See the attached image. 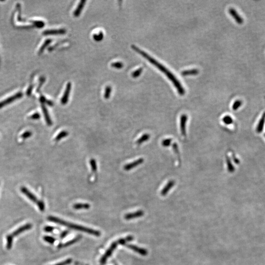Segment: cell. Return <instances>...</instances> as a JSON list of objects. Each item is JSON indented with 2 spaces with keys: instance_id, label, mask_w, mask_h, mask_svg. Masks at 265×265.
Returning a JSON list of instances; mask_svg holds the SVG:
<instances>
[{
  "instance_id": "obj_31",
  "label": "cell",
  "mask_w": 265,
  "mask_h": 265,
  "mask_svg": "<svg viewBox=\"0 0 265 265\" xmlns=\"http://www.w3.org/2000/svg\"><path fill=\"white\" fill-rule=\"evenodd\" d=\"M172 148L173 149L174 151L178 157L179 162H180V157L178 147L177 144H176V143H174L173 146H172Z\"/></svg>"
},
{
  "instance_id": "obj_7",
  "label": "cell",
  "mask_w": 265,
  "mask_h": 265,
  "mask_svg": "<svg viewBox=\"0 0 265 265\" xmlns=\"http://www.w3.org/2000/svg\"><path fill=\"white\" fill-rule=\"evenodd\" d=\"M32 226H33V225L31 224H26L24 225L23 226L19 227L16 230L14 231L11 234V235L13 236V237H16V236H18V235L24 232V231L31 229L32 228Z\"/></svg>"
},
{
  "instance_id": "obj_33",
  "label": "cell",
  "mask_w": 265,
  "mask_h": 265,
  "mask_svg": "<svg viewBox=\"0 0 265 265\" xmlns=\"http://www.w3.org/2000/svg\"><path fill=\"white\" fill-rule=\"evenodd\" d=\"M226 163H227V167H228V170L229 171H230V172L233 171L234 170L233 166H232L231 161H230L229 158L228 157H226Z\"/></svg>"
},
{
  "instance_id": "obj_9",
  "label": "cell",
  "mask_w": 265,
  "mask_h": 265,
  "mask_svg": "<svg viewBox=\"0 0 265 265\" xmlns=\"http://www.w3.org/2000/svg\"><path fill=\"white\" fill-rule=\"evenodd\" d=\"M21 192L22 193L27 196L28 198H29L31 201L33 202L34 203H37L38 201L37 199V197L34 196V194L31 193L30 191H29L28 189H27L25 187H22L21 189Z\"/></svg>"
},
{
  "instance_id": "obj_21",
  "label": "cell",
  "mask_w": 265,
  "mask_h": 265,
  "mask_svg": "<svg viewBox=\"0 0 265 265\" xmlns=\"http://www.w3.org/2000/svg\"><path fill=\"white\" fill-rule=\"evenodd\" d=\"M150 134H145L137 141V144L139 145V144L143 143L144 142H146L150 138Z\"/></svg>"
},
{
  "instance_id": "obj_16",
  "label": "cell",
  "mask_w": 265,
  "mask_h": 265,
  "mask_svg": "<svg viewBox=\"0 0 265 265\" xmlns=\"http://www.w3.org/2000/svg\"><path fill=\"white\" fill-rule=\"evenodd\" d=\"M42 110L43 111V114H44V117L46 121L47 124L49 126H51L52 124V122L51 119L49 115V113H48V111L46 107L44 105V103H42L41 105Z\"/></svg>"
},
{
  "instance_id": "obj_24",
  "label": "cell",
  "mask_w": 265,
  "mask_h": 265,
  "mask_svg": "<svg viewBox=\"0 0 265 265\" xmlns=\"http://www.w3.org/2000/svg\"><path fill=\"white\" fill-rule=\"evenodd\" d=\"M104 37V34L103 32H99V33L93 34V38L96 41H102Z\"/></svg>"
},
{
  "instance_id": "obj_30",
  "label": "cell",
  "mask_w": 265,
  "mask_h": 265,
  "mask_svg": "<svg viewBox=\"0 0 265 265\" xmlns=\"http://www.w3.org/2000/svg\"><path fill=\"white\" fill-rule=\"evenodd\" d=\"M43 239L44 241L49 243L50 244H53L55 243L56 239L54 238V237H51V236H45L43 237Z\"/></svg>"
},
{
  "instance_id": "obj_41",
  "label": "cell",
  "mask_w": 265,
  "mask_h": 265,
  "mask_svg": "<svg viewBox=\"0 0 265 265\" xmlns=\"http://www.w3.org/2000/svg\"><path fill=\"white\" fill-rule=\"evenodd\" d=\"M40 117H41V115L37 112V113H35V114L32 115L30 118L33 119H40Z\"/></svg>"
},
{
  "instance_id": "obj_25",
  "label": "cell",
  "mask_w": 265,
  "mask_h": 265,
  "mask_svg": "<svg viewBox=\"0 0 265 265\" xmlns=\"http://www.w3.org/2000/svg\"><path fill=\"white\" fill-rule=\"evenodd\" d=\"M68 135V132L65 131H63L57 134L55 139L57 141H60V140L62 139V138H64V137H66Z\"/></svg>"
},
{
  "instance_id": "obj_14",
  "label": "cell",
  "mask_w": 265,
  "mask_h": 265,
  "mask_svg": "<svg viewBox=\"0 0 265 265\" xmlns=\"http://www.w3.org/2000/svg\"><path fill=\"white\" fill-rule=\"evenodd\" d=\"M144 215L143 211L139 210L132 213H129L125 215L124 218L126 220H129L131 219H135L137 217H141Z\"/></svg>"
},
{
  "instance_id": "obj_40",
  "label": "cell",
  "mask_w": 265,
  "mask_h": 265,
  "mask_svg": "<svg viewBox=\"0 0 265 265\" xmlns=\"http://www.w3.org/2000/svg\"><path fill=\"white\" fill-rule=\"evenodd\" d=\"M54 230V228L52 226H47L44 227V230L46 232H53Z\"/></svg>"
},
{
  "instance_id": "obj_22",
  "label": "cell",
  "mask_w": 265,
  "mask_h": 265,
  "mask_svg": "<svg viewBox=\"0 0 265 265\" xmlns=\"http://www.w3.org/2000/svg\"><path fill=\"white\" fill-rule=\"evenodd\" d=\"M14 237L11 234L9 235L6 236V248L7 249H10L12 247Z\"/></svg>"
},
{
  "instance_id": "obj_20",
  "label": "cell",
  "mask_w": 265,
  "mask_h": 265,
  "mask_svg": "<svg viewBox=\"0 0 265 265\" xmlns=\"http://www.w3.org/2000/svg\"><path fill=\"white\" fill-rule=\"evenodd\" d=\"M134 237L132 236H129L125 238L120 239L117 241L118 244H121V245H125L127 242H130L133 240Z\"/></svg>"
},
{
  "instance_id": "obj_18",
  "label": "cell",
  "mask_w": 265,
  "mask_h": 265,
  "mask_svg": "<svg viewBox=\"0 0 265 265\" xmlns=\"http://www.w3.org/2000/svg\"><path fill=\"white\" fill-rule=\"evenodd\" d=\"M81 238V236H78V237H76V238L72 240L71 241H68V242H67V243H65L64 244H59V246H58V247H59V248L65 247H68V246H70V245H72V244H73L75 243L76 242H78V241Z\"/></svg>"
},
{
  "instance_id": "obj_17",
  "label": "cell",
  "mask_w": 265,
  "mask_h": 265,
  "mask_svg": "<svg viewBox=\"0 0 265 265\" xmlns=\"http://www.w3.org/2000/svg\"><path fill=\"white\" fill-rule=\"evenodd\" d=\"M199 72V70L197 69H192L182 71L181 74L182 76H190V75H196L198 74Z\"/></svg>"
},
{
  "instance_id": "obj_13",
  "label": "cell",
  "mask_w": 265,
  "mask_h": 265,
  "mask_svg": "<svg viewBox=\"0 0 265 265\" xmlns=\"http://www.w3.org/2000/svg\"><path fill=\"white\" fill-rule=\"evenodd\" d=\"M175 184V182L174 180H170L169 181L162 190L161 192L162 196H165L166 195L172 187H174Z\"/></svg>"
},
{
  "instance_id": "obj_1",
  "label": "cell",
  "mask_w": 265,
  "mask_h": 265,
  "mask_svg": "<svg viewBox=\"0 0 265 265\" xmlns=\"http://www.w3.org/2000/svg\"><path fill=\"white\" fill-rule=\"evenodd\" d=\"M131 47H132V49H133L134 50L140 54L145 59H146L147 60L150 62L151 64L154 65V66H155L157 68L159 69L160 71L162 72L163 73L165 74V75L174 84V86L177 89V92H178L180 95H184V94H185V89L182 86L181 83L177 79V78L174 76L173 74L172 73L169 69L166 68V67L164 66L162 64H160V62H158L155 59L151 57L150 55L147 54L143 51L142 50L136 46L134 45H132Z\"/></svg>"
},
{
  "instance_id": "obj_11",
  "label": "cell",
  "mask_w": 265,
  "mask_h": 265,
  "mask_svg": "<svg viewBox=\"0 0 265 265\" xmlns=\"http://www.w3.org/2000/svg\"><path fill=\"white\" fill-rule=\"evenodd\" d=\"M229 12L230 14L233 17L235 20L239 24H242L243 23V19L242 18V17L238 14V12H237L236 10H234L233 8H231L229 10Z\"/></svg>"
},
{
  "instance_id": "obj_34",
  "label": "cell",
  "mask_w": 265,
  "mask_h": 265,
  "mask_svg": "<svg viewBox=\"0 0 265 265\" xmlns=\"http://www.w3.org/2000/svg\"><path fill=\"white\" fill-rule=\"evenodd\" d=\"M171 142H172V139L171 138H167V139H164L162 141V144L163 146L166 147H169V146H170Z\"/></svg>"
},
{
  "instance_id": "obj_23",
  "label": "cell",
  "mask_w": 265,
  "mask_h": 265,
  "mask_svg": "<svg viewBox=\"0 0 265 265\" xmlns=\"http://www.w3.org/2000/svg\"><path fill=\"white\" fill-rule=\"evenodd\" d=\"M111 91L112 89L111 86H107L106 87L105 92H104V97L106 99H108L110 98L111 94Z\"/></svg>"
},
{
  "instance_id": "obj_27",
  "label": "cell",
  "mask_w": 265,
  "mask_h": 265,
  "mask_svg": "<svg viewBox=\"0 0 265 265\" xmlns=\"http://www.w3.org/2000/svg\"><path fill=\"white\" fill-rule=\"evenodd\" d=\"M143 71V68H139L138 69L136 70V71L133 72L132 73V77L134 78H136L139 77Z\"/></svg>"
},
{
  "instance_id": "obj_6",
  "label": "cell",
  "mask_w": 265,
  "mask_h": 265,
  "mask_svg": "<svg viewBox=\"0 0 265 265\" xmlns=\"http://www.w3.org/2000/svg\"><path fill=\"white\" fill-rule=\"evenodd\" d=\"M188 116L187 115H183L180 117V131L181 134L183 137L186 136V124H187Z\"/></svg>"
},
{
  "instance_id": "obj_26",
  "label": "cell",
  "mask_w": 265,
  "mask_h": 265,
  "mask_svg": "<svg viewBox=\"0 0 265 265\" xmlns=\"http://www.w3.org/2000/svg\"><path fill=\"white\" fill-rule=\"evenodd\" d=\"M51 41H52L50 39H47L46 41L44 42V44L41 46V48L39 50V51L38 52H39V54H41V53L43 52V51L44 50V49L46 48L47 46H48L49 45L50 43L51 42Z\"/></svg>"
},
{
  "instance_id": "obj_39",
  "label": "cell",
  "mask_w": 265,
  "mask_h": 265,
  "mask_svg": "<svg viewBox=\"0 0 265 265\" xmlns=\"http://www.w3.org/2000/svg\"><path fill=\"white\" fill-rule=\"evenodd\" d=\"M33 24H34V25H35L36 26H37V27H38V28H41V27H43V26H44V25H45L44 22L41 21H34V23H33Z\"/></svg>"
},
{
  "instance_id": "obj_2",
  "label": "cell",
  "mask_w": 265,
  "mask_h": 265,
  "mask_svg": "<svg viewBox=\"0 0 265 265\" xmlns=\"http://www.w3.org/2000/svg\"><path fill=\"white\" fill-rule=\"evenodd\" d=\"M48 220H49V221L57 223V224L62 225L64 226H67V227H69L70 228L72 229L82 231V232H85V233L93 235L94 236H98V237L100 236V232L97 231V230L88 228L87 227L80 226L79 225L74 224H71V223H69V222H66V221H64L63 220H60V219L57 218V217L49 216L48 217Z\"/></svg>"
},
{
  "instance_id": "obj_12",
  "label": "cell",
  "mask_w": 265,
  "mask_h": 265,
  "mask_svg": "<svg viewBox=\"0 0 265 265\" xmlns=\"http://www.w3.org/2000/svg\"><path fill=\"white\" fill-rule=\"evenodd\" d=\"M66 31L64 29H48L43 33L44 35H54V34H64L66 33Z\"/></svg>"
},
{
  "instance_id": "obj_35",
  "label": "cell",
  "mask_w": 265,
  "mask_h": 265,
  "mask_svg": "<svg viewBox=\"0 0 265 265\" xmlns=\"http://www.w3.org/2000/svg\"><path fill=\"white\" fill-rule=\"evenodd\" d=\"M242 101L241 100H237L234 103L233 105V107H232V108L233 109L234 111H236L237 109H238L239 107H240L242 105Z\"/></svg>"
},
{
  "instance_id": "obj_15",
  "label": "cell",
  "mask_w": 265,
  "mask_h": 265,
  "mask_svg": "<svg viewBox=\"0 0 265 265\" xmlns=\"http://www.w3.org/2000/svg\"><path fill=\"white\" fill-rule=\"evenodd\" d=\"M86 1L85 0H82L79 4L78 5L77 8L76 10H75V11L73 12V15L74 17H78L80 16V15L81 14V12L82 10H83L85 4H86Z\"/></svg>"
},
{
  "instance_id": "obj_10",
  "label": "cell",
  "mask_w": 265,
  "mask_h": 265,
  "mask_svg": "<svg viewBox=\"0 0 265 265\" xmlns=\"http://www.w3.org/2000/svg\"><path fill=\"white\" fill-rule=\"evenodd\" d=\"M125 246H126V247L128 248L132 249L133 251L136 252L137 253H139V254L142 255L146 256L147 254V253H148V252H147V251L146 249L140 248V247H137V246L132 245V244H125Z\"/></svg>"
},
{
  "instance_id": "obj_8",
  "label": "cell",
  "mask_w": 265,
  "mask_h": 265,
  "mask_svg": "<svg viewBox=\"0 0 265 265\" xmlns=\"http://www.w3.org/2000/svg\"><path fill=\"white\" fill-rule=\"evenodd\" d=\"M143 162H144V159L143 158H140V159L136 160L135 161L133 162H131V163H129V164L125 165L124 166V169L125 170H127V171L130 170H132V169L136 167V166H138L139 165L142 164Z\"/></svg>"
},
{
  "instance_id": "obj_4",
  "label": "cell",
  "mask_w": 265,
  "mask_h": 265,
  "mask_svg": "<svg viewBox=\"0 0 265 265\" xmlns=\"http://www.w3.org/2000/svg\"><path fill=\"white\" fill-rule=\"evenodd\" d=\"M118 243L117 241L116 242H114L112 244H111V247H109V249H107L106 253L104 254L101 259L100 263L102 265H104L106 263V262L107 260V258L110 257L112 254V252L115 251V249L116 248V247L118 245Z\"/></svg>"
},
{
  "instance_id": "obj_29",
  "label": "cell",
  "mask_w": 265,
  "mask_h": 265,
  "mask_svg": "<svg viewBox=\"0 0 265 265\" xmlns=\"http://www.w3.org/2000/svg\"><path fill=\"white\" fill-rule=\"evenodd\" d=\"M222 121H223L224 123L225 124L229 125L232 123V122H233V119H232V118H231V117H230V116H229V115H226V116H225L222 119Z\"/></svg>"
},
{
  "instance_id": "obj_42",
  "label": "cell",
  "mask_w": 265,
  "mask_h": 265,
  "mask_svg": "<svg viewBox=\"0 0 265 265\" xmlns=\"http://www.w3.org/2000/svg\"><path fill=\"white\" fill-rule=\"evenodd\" d=\"M68 234V231H64V232H62V233L60 235V238H64V237H65L67 236Z\"/></svg>"
},
{
  "instance_id": "obj_32",
  "label": "cell",
  "mask_w": 265,
  "mask_h": 265,
  "mask_svg": "<svg viewBox=\"0 0 265 265\" xmlns=\"http://www.w3.org/2000/svg\"><path fill=\"white\" fill-rule=\"evenodd\" d=\"M89 162H90V165H91V167H92V170L94 172H95L97 170V169L95 160L93 159H92V160H90Z\"/></svg>"
},
{
  "instance_id": "obj_28",
  "label": "cell",
  "mask_w": 265,
  "mask_h": 265,
  "mask_svg": "<svg viewBox=\"0 0 265 265\" xmlns=\"http://www.w3.org/2000/svg\"><path fill=\"white\" fill-rule=\"evenodd\" d=\"M124 64L122 62L120 61H116V62H113L111 64V66L115 68L120 69L123 67Z\"/></svg>"
},
{
  "instance_id": "obj_38",
  "label": "cell",
  "mask_w": 265,
  "mask_h": 265,
  "mask_svg": "<svg viewBox=\"0 0 265 265\" xmlns=\"http://www.w3.org/2000/svg\"><path fill=\"white\" fill-rule=\"evenodd\" d=\"M32 133L31 132H29V131H27V132L24 133L21 135V137H22L23 138H29V137H30L32 136Z\"/></svg>"
},
{
  "instance_id": "obj_3",
  "label": "cell",
  "mask_w": 265,
  "mask_h": 265,
  "mask_svg": "<svg viewBox=\"0 0 265 265\" xmlns=\"http://www.w3.org/2000/svg\"><path fill=\"white\" fill-rule=\"evenodd\" d=\"M23 94L20 92H17L16 94H14L13 95L10 96L6 99H5L4 100L0 102V109L2 107H4L5 106L9 105L10 103H12V102L14 101L17 99H19V98L22 97Z\"/></svg>"
},
{
  "instance_id": "obj_5",
  "label": "cell",
  "mask_w": 265,
  "mask_h": 265,
  "mask_svg": "<svg viewBox=\"0 0 265 265\" xmlns=\"http://www.w3.org/2000/svg\"><path fill=\"white\" fill-rule=\"evenodd\" d=\"M72 88V84L70 82H68L66 84V88L65 89L64 95L62 96L61 99V103L62 105H65L68 101L70 93Z\"/></svg>"
},
{
  "instance_id": "obj_36",
  "label": "cell",
  "mask_w": 265,
  "mask_h": 265,
  "mask_svg": "<svg viewBox=\"0 0 265 265\" xmlns=\"http://www.w3.org/2000/svg\"><path fill=\"white\" fill-rule=\"evenodd\" d=\"M72 259H67L66 260L64 261L61 262H60V263H57V264H55L54 265H69V264H70V263L72 262Z\"/></svg>"
},
{
  "instance_id": "obj_19",
  "label": "cell",
  "mask_w": 265,
  "mask_h": 265,
  "mask_svg": "<svg viewBox=\"0 0 265 265\" xmlns=\"http://www.w3.org/2000/svg\"><path fill=\"white\" fill-rule=\"evenodd\" d=\"M74 209L76 210L81 209H88L90 208V205L88 203H77L73 205Z\"/></svg>"
},
{
  "instance_id": "obj_37",
  "label": "cell",
  "mask_w": 265,
  "mask_h": 265,
  "mask_svg": "<svg viewBox=\"0 0 265 265\" xmlns=\"http://www.w3.org/2000/svg\"><path fill=\"white\" fill-rule=\"evenodd\" d=\"M37 205L38 206V208L41 211H43L44 210L45 205H44L43 202L41 201H38V202L37 203Z\"/></svg>"
}]
</instances>
